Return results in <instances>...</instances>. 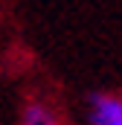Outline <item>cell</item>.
<instances>
[{
	"label": "cell",
	"instance_id": "1",
	"mask_svg": "<svg viewBox=\"0 0 122 125\" xmlns=\"http://www.w3.org/2000/svg\"><path fill=\"white\" fill-rule=\"evenodd\" d=\"M87 122L90 125H122V96L93 93L87 102Z\"/></svg>",
	"mask_w": 122,
	"mask_h": 125
},
{
	"label": "cell",
	"instance_id": "2",
	"mask_svg": "<svg viewBox=\"0 0 122 125\" xmlns=\"http://www.w3.org/2000/svg\"><path fill=\"white\" fill-rule=\"evenodd\" d=\"M18 125H64L58 111L47 102H26L20 111V122Z\"/></svg>",
	"mask_w": 122,
	"mask_h": 125
}]
</instances>
